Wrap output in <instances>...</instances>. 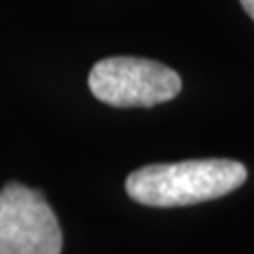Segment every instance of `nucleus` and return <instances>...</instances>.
<instances>
[{
    "label": "nucleus",
    "instance_id": "3",
    "mask_svg": "<svg viewBox=\"0 0 254 254\" xmlns=\"http://www.w3.org/2000/svg\"><path fill=\"white\" fill-rule=\"evenodd\" d=\"M63 232L44 194L21 183L0 190V254H61Z\"/></svg>",
    "mask_w": 254,
    "mask_h": 254
},
{
    "label": "nucleus",
    "instance_id": "2",
    "mask_svg": "<svg viewBox=\"0 0 254 254\" xmlns=\"http://www.w3.org/2000/svg\"><path fill=\"white\" fill-rule=\"evenodd\" d=\"M89 89L113 108H153L181 92V77L166 64L137 57H109L92 66Z\"/></svg>",
    "mask_w": 254,
    "mask_h": 254
},
{
    "label": "nucleus",
    "instance_id": "1",
    "mask_svg": "<svg viewBox=\"0 0 254 254\" xmlns=\"http://www.w3.org/2000/svg\"><path fill=\"white\" fill-rule=\"evenodd\" d=\"M245 179V166L228 158L151 164L128 175L127 192L143 205L181 207L226 196Z\"/></svg>",
    "mask_w": 254,
    "mask_h": 254
},
{
    "label": "nucleus",
    "instance_id": "4",
    "mask_svg": "<svg viewBox=\"0 0 254 254\" xmlns=\"http://www.w3.org/2000/svg\"><path fill=\"white\" fill-rule=\"evenodd\" d=\"M241 2V6L245 9L247 13H249V17L254 21V0H239Z\"/></svg>",
    "mask_w": 254,
    "mask_h": 254
}]
</instances>
